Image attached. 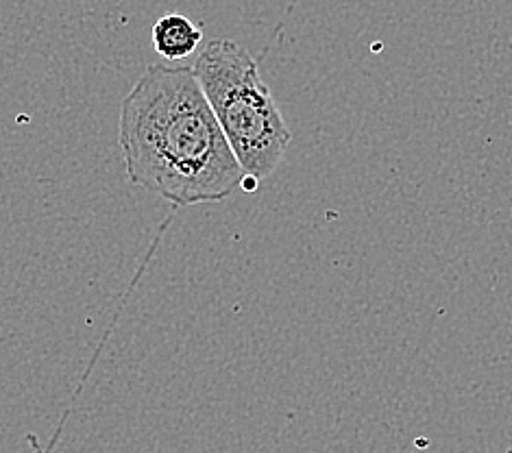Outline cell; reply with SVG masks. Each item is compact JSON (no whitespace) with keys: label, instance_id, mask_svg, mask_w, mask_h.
Wrapping results in <instances>:
<instances>
[{"label":"cell","instance_id":"obj_2","mask_svg":"<svg viewBox=\"0 0 512 453\" xmlns=\"http://www.w3.org/2000/svg\"><path fill=\"white\" fill-rule=\"evenodd\" d=\"M245 177L262 181L284 162L292 133L260 75V66L231 40H210L192 66Z\"/></svg>","mask_w":512,"mask_h":453},{"label":"cell","instance_id":"obj_1","mask_svg":"<svg viewBox=\"0 0 512 453\" xmlns=\"http://www.w3.org/2000/svg\"><path fill=\"white\" fill-rule=\"evenodd\" d=\"M118 146L129 183L175 207L225 201L245 179L192 66L144 70L120 105Z\"/></svg>","mask_w":512,"mask_h":453},{"label":"cell","instance_id":"obj_3","mask_svg":"<svg viewBox=\"0 0 512 453\" xmlns=\"http://www.w3.org/2000/svg\"><path fill=\"white\" fill-rule=\"evenodd\" d=\"M151 38L157 55L168 61H177L197 53L203 31L188 16L168 14L153 24Z\"/></svg>","mask_w":512,"mask_h":453}]
</instances>
